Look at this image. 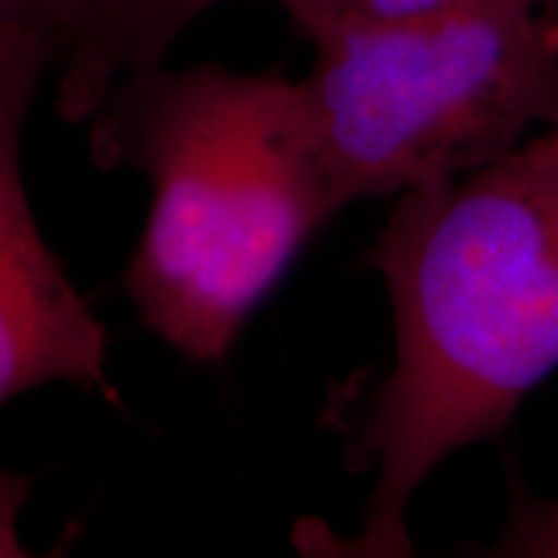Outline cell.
Here are the masks:
<instances>
[{"instance_id": "cell-1", "label": "cell", "mask_w": 558, "mask_h": 558, "mask_svg": "<svg viewBox=\"0 0 558 558\" xmlns=\"http://www.w3.org/2000/svg\"><path fill=\"white\" fill-rule=\"evenodd\" d=\"M393 369L357 450L375 488L354 556H411L407 509L452 452L494 442L558 369V163L512 156L399 194L369 251Z\"/></svg>"}, {"instance_id": "cell-2", "label": "cell", "mask_w": 558, "mask_h": 558, "mask_svg": "<svg viewBox=\"0 0 558 558\" xmlns=\"http://www.w3.org/2000/svg\"><path fill=\"white\" fill-rule=\"evenodd\" d=\"M86 124L94 163L153 192L122 275L130 303L181 357L218 365L341 209L300 81L160 62L117 83Z\"/></svg>"}, {"instance_id": "cell-3", "label": "cell", "mask_w": 558, "mask_h": 558, "mask_svg": "<svg viewBox=\"0 0 558 558\" xmlns=\"http://www.w3.org/2000/svg\"><path fill=\"white\" fill-rule=\"evenodd\" d=\"M300 78L339 205L463 177L558 124V3L349 21Z\"/></svg>"}, {"instance_id": "cell-4", "label": "cell", "mask_w": 558, "mask_h": 558, "mask_svg": "<svg viewBox=\"0 0 558 558\" xmlns=\"http://www.w3.org/2000/svg\"><path fill=\"white\" fill-rule=\"evenodd\" d=\"M50 65L52 39L39 26L0 41V407L52 383L120 401L109 333L41 239L24 184V128Z\"/></svg>"}, {"instance_id": "cell-5", "label": "cell", "mask_w": 558, "mask_h": 558, "mask_svg": "<svg viewBox=\"0 0 558 558\" xmlns=\"http://www.w3.org/2000/svg\"><path fill=\"white\" fill-rule=\"evenodd\" d=\"M222 0H50L54 109L86 124L117 83L156 68Z\"/></svg>"}, {"instance_id": "cell-6", "label": "cell", "mask_w": 558, "mask_h": 558, "mask_svg": "<svg viewBox=\"0 0 558 558\" xmlns=\"http://www.w3.org/2000/svg\"><path fill=\"white\" fill-rule=\"evenodd\" d=\"M303 34L349 21H383L458 9H527L558 0H277Z\"/></svg>"}, {"instance_id": "cell-7", "label": "cell", "mask_w": 558, "mask_h": 558, "mask_svg": "<svg viewBox=\"0 0 558 558\" xmlns=\"http://www.w3.org/2000/svg\"><path fill=\"white\" fill-rule=\"evenodd\" d=\"M492 556L558 558V497H535L522 484H512L505 530Z\"/></svg>"}, {"instance_id": "cell-8", "label": "cell", "mask_w": 558, "mask_h": 558, "mask_svg": "<svg viewBox=\"0 0 558 558\" xmlns=\"http://www.w3.org/2000/svg\"><path fill=\"white\" fill-rule=\"evenodd\" d=\"M29 492V478L11 471H0V556H26L16 525Z\"/></svg>"}, {"instance_id": "cell-9", "label": "cell", "mask_w": 558, "mask_h": 558, "mask_svg": "<svg viewBox=\"0 0 558 558\" xmlns=\"http://www.w3.org/2000/svg\"><path fill=\"white\" fill-rule=\"evenodd\" d=\"M21 26H39L50 34V0H0V41Z\"/></svg>"}, {"instance_id": "cell-10", "label": "cell", "mask_w": 558, "mask_h": 558, "mask_svg": "<svg viewBox=\"0 0 558 558\" xmlns=\"http://www.w3.org/2000/svg\"><path fill=\"white\" fill-rule=\"evenodd\" d=\"M520 153L535 163H558V124L541 135L530 137Z\"/></svg>"}]
</instances>
